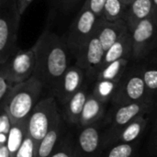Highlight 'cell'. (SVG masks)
Here are the masks:
<instances>
[{"instance_id":"1","label":"cell","mask_w":157,"mask_h":157,"mask_svg":"<svg viewBox=\"0 0 157 157\" xmlns=\"http://www.w3.org/2000/svg\"><path fill=\"white\" fill-rule=\"evenodd\" d=\"M36 63L33 76L40 81L52 95L59 81L70 65L71 53L65 37H61L49 29L43 30L37 41Z\"/></svg>"},{"instance_id":"2","label":"cell","mask_w":157,"mask_h":157,"mask_svg":"<svg viewBox=\"0 0 157 157\" xmlns=\"http://www.w3.org/2000/svg\"><path fill=\"white\" fill-rule=\"evenodd\" d=\"M44 87L35 76L14 86L10 93L0 103V109L6 110L12 123L28 121L34 108L40 101Z\"/></svg>"},{"instance_id":"3","label":"cell","mask_w":157,"mask_h":157,"mask_svg":"<svg viewBox=\"0 0 157 157\" xmlns=\"http://www.w3.org/2000/svg\"><path fill=\"white\" fill-rule=\"evenodd\" d=\"M154 107V99L134 102L121 106H114L108 114L109 127L104 132V150L114 144L122 130L139 116L150 113Z\"/></svg>"},{"instance_id":"4","label":"cell","mask_w":157,"mask_h":157,"mask_svg":"<svg viewBox=\"0 0 157 157\" xmlns=\"http://www.w3.org/2000/svg\"><path fill=\"white\" fill-rule=\"evenodd\" d=\"M21 17L17 0H11L0 6V64L19 51L17 32Z\"/></svg>"},{"instance_id":"5","label":"cell","mask_w":157,"mask_h":157,"mask_svg":"<svg viewBox=\"0 0 157 157\" xmlns=\"http://www.w3.org/2000/svg\"><path fill=\"white\" fill-rule=\"evenodd\" d=\"M134 63L133 65H129L119 82L117 90L111 100L114 106L154 99L153 96L147 91L143 77L142 64L140 62Z\"/></svg>"},{"instance_id":"6","label":"cell","mask_w":157,"mask_h":157,"mask_svg":"<svg viewBox=\"0 0 157 157\" xmlns=\"http://www.w3.org/2000/svg\"><path fill=\"white\" fill-rule=\"evenodd\" d=\"M61 113L53 96L40 99L28 121V134L38 144L53 127Z\"/></svg>"},{"instance_id":"7","label":"cell","mask_w":157,"mask_h":157,"mask_svg":"<svg viewBox=\"0 0 157 157\" xmlns=\"http://www.w3.org/2000/svg\"><path fill=\"white\" fill-rule=\"evenodd\" d=\"M98 19L85 2L81 11L72 22L65 37L67 46L74 58L86 41L95 34Z\"/></svg>"},{"instance_id":"8","label":"cell","mask_w":157,"mask_h":157,"mask_svg":"<svg viewBox=\"0 0 157 157\" xmlns=\"http://www.w3.org/2000/svg\"><path fill=\"white\" fill-rule=\"evenodd\" d=\"M36 63V48L19 50L5 63L0 64V75L6 76L13 85H17L33 76Z\"/></svg>"},{"instance_id":"9","label":"cell","mask_w":157,"mask_h":157,"mask_svg":"<svg viewBox=\"0 0 157 157\" xmlns=\"http://www.w3.org/2000/svg\"><path fill=\"white\" fill-rule=\"evenodd\" d=\"M102 121L79 127L75 137V157H101L104 152V127Z\"/></svg>"},{"instance_id":"10","label":"cell","mask_w":157,"mask_h":157,"mask_svg":"<svg viewBox=\"0 0 157 157\" xmlns=\"http://www.w3.org/2000/svg\"><path fill=\"white\" fill-rule=\"evenodd\" d=\"M132 61L145 60L157 48V26L152 17L139 23L132 31Z\"/></svg>"},{"instance_id":"11","label":"cell","mask_w":157,"mask_h":157,"mask_svg":"<svg viewBox=\"0 0 157 157\" xmlns=\"http://www.w3.org/2000/svg\"><path fill=\"white\" fill-rule=\"evenodd\" d=\"M106 52L95 34L86 41L75 56V64L81 67L89 79H96L102 68Z\"/></svg>"},{"instance_id":"12","label":"cell","mask_w":157,"mask_h":157,"mask_svg":"<svg viewBox=\"0 0 157 157\" xmlns=\"http://www.w3.org/2000/svg\"><path fill=\"white\" fill-rule=\"evenodd\" d=\"M86 72L81 67L75 63L71 65L59 81L52 96H53L56 100L63 106L86 85Z\"/></svg>"},{"instance_id":"13","label":"cell","mask_w":157,"mask_h":157,"mask_svg":"<svg viewBox=\"0 0 157 157\" xmlns=\"http://www.w3.org/2000/svg\"><path fill=\"white\" fill-rule=\"evenodd\" d=\"M65 123L66 121L61 114L53 127L37 144L35 157H52L53 155L68 134Z\"/></svg>"},{"instance_id":"14","label":"cell","mask_w":157,"mask_h":157,"mask_svg":"<svg viewBox=\"0 0 157 157\" xmlns=\"http://www.w3.org/2000/svg\"><path fill=\"white\" fill-rule=\"evenodd\" d=\"M128 30L129 29L124 20L109 22L101 17L98 19L96 35L100 40L105 52H107Z\"/></svg>"},{"instance_id":"15","label":"cell","mask_w":157,"mask_h":157,"mask_svg":"<svg viewBox=\"0 0 157 157\" xmlns=\"http://www.w3.org/2000/svg\"><path fill=\"white\" fill-rule=\"evenodd\" d=\"M89 94L87 85L86 84L63 105V117L66 123L79 126L80 118Z\"/></svg>"},{"instance_id":"16","label":"cell","mask_w":157,"mask_h":157,"mask_svg":"<svg viewBox=\"0 0 157 157\" xmlns=\"http://www.w3.org/2000/svg\"><path fill=\"white\" fill-rule=\"evenodd\" d=\"M153 1L152 0H132L129 6L124 21L132 32L142 21L152 17Z\"/></svg>"},{"instance_id":"17","label":"cell","mask_w":157,"mask_h":157,"mask_svg":"<svg viewBox=\"0 0 157 157\" xmlns=\"http://www.w3.org/2000/svg\"><path fill=\"white\" fill-rule=\"evenodd\" d=\"M132 32L128 30L106 52L102 68L121 59H128L132 61Z\"/></svg>"},{"instance_id":"18","label":"cell","mask_w":157,"mask_h":157,"mask_svg":"<svg viewBox=\"0 0 157 157\" xmlns=\"http://www.w3.org/2000/svg\"><path fill=\"white\" fill-rule=\"evenodd\" d=\"M105 108L106 104L90 93L86 101L78 127L88 126L101 121L105 115Z\"/></svg>"},{"instance_id":"19","label":"cell","mask_w":157,"mask_h":157,"mask_svg":"<svg viewBox=\"0 0 157 157\" xmlns=\"http://www.w3.org/2000/svg\"><path fill=\"white\" fill-rule=\"evenodd\" d=\"M149 121L150 113H146L136 118L122 130L115 144H132L139 142V138L145 131Z\"/></svg>"},{"instance_id":"20","label":"cell","mask_w":157,"mask_h":157,"mask_svg":"<svg viewBox=\"0 0 157 157\" xmlns=\"http://www.w3.org/2000/svg\"><path fill=\"white\" fill-rule=\"evenodd\" d=\"M130 62L131 60L128 59H121L106 65L100 70L97 77V80H109L113 82H120V80L125 74L127 68L129 67Z\"/></svg>"},{"instance_id":"21","label":"cell","mask_w":157,"mask_h":157,"mask_svg":"<svg viewBox=\"0 0 157 157\" xmlns=\"http://www.w3.org/2000/svg\"><path fill=\"white\" fill-rule=\"evenodd\" d=\"M29 121V120H28ZM28 134V121L12 123L7 140V148L10 157H13L20 149Z\"/></svg>"},{"instance_id":"22","label":"cell","mask_w":157,"mask_h":157,"mask_svg":"<svg viewBox=\"0 0 157 157\" xmlns=\"http://www.w3.org/2000/svg\"><path fill=\"white\" fill-rule=\"evenodd\" d=\"M128 6L129 5L122 0H107L102 17L109 22L124 20Z\"/></svg>"},{"instance_id":"23","label":"cell","mask_w":157,"mask_h":157,"mask_svg":"<svg viewBox=\"0 0 157 157\" xmlns=\"http://www.w3.org/2000/svg\"><path fill=\"white\" fill-rule=\"evenodd\" d=\"M119 82H113L109 80H96L95 86L92 90V94L101 102L107 104L112 100L113 96L117 90Z\"/></svg>"},{"instance_id":"24","label":"cell","mask_w":157,"mask_h":157,"mask_svg":"<svg viewBox=\"0 0 157 157\" xmlns=\"http://www.w3.org/2000/svg\"><path fill=\"white\" fill-rule=\"evenodd\" d=\"M141 64L147 91L153 96L157 93V56Z\"/></svg>"},{"instance_id":"25","label":"cell","mask_w":157,"mask_h":157,"mask_svg":"<svg viewBox=\"0 0 157 157\" xmlns=\"http://www.w3.org/2000/svg\"><path fill=\"white\" fill-rule=\"evenodd\" d=\"M139 142L132 144H115L107 147L101 157H134Z\"/></svg>"},{"instance_id":"26","label":"cell","mask_w":157,"mask_h":157,"mask_svg":"<svg viewBox=\"0 0 157 157\" xmlns=\"http://www.w3.org/2000/svg\"><path fill=\"white\" fill-rule=\"evenodd\" d=\"M52 157H75V137L72 134H67L59 149Z\"/></svg>"},{"instance_id":"27","label":"cell","mask_w":157,"mask_h":157,"mask_svg":"<svg viewBox=\"0 0 157 157\" xmlns=\"http://www.w3.org/2000/svg\"><path fill=\"white\" fill-rule=\"evenodd\" d=\"M12 122L5 109H0V144H7Z\"/></svg>"},{"instance_id":"28","label":"cell","mask_w":157,"mask_h":157,"mask_svg":"<svg viewBox=\"0 0 157 157\" xmlns=\"http://www.w3.org/2000/svg\"><path fill=\"white\" fill-rule=\"evenodd\" d=\"M36 148H37V144L29 137V135L27 134L20 149L13 157H35Z\"/></svg>"},{"instance_id":"29","label":"cell","mask_w":157,"mask_h":157,"mask_svg":"<svg viewBox=\"0 0 157 157\" xmlns=\"http://www.w3.org/2000/svg\"><path fill=\"white\" fill-rule=\"evenodd\" d=\"M148 151L151 154L157 155V116L154 120L152 127H151V132L149 134V140H148Z\"/></svg>"},{"instance_id":"30","label":"cell","mask_w":157,"mask_h":157,"mask_svg":"<svg viewBox=\"0 0 157 157\" xmlns=\"http://www.w3.org/2000/svg\"><path fill=\"white\" fill-rule=\"evenodd\" d=\"M14 86L15 85H13L6 76L0 75V103L5 100Z\"/></svg>"},{"instance_id":"31","label":"cell","mask_w":157,"mask_h":157,"mask_svg":"<svg viewBox=\"0 0 157 157\" xmlns=\"http://www.w3.org/2000/svg\"><path fill=\"white\" fill-rule=\"evenodd\" d=\"M107 0H86V3L92 10V12L98 17L101 18L103 17L104 6Z\"/></svg>"},{"instance_id":"32","label":"cell","mask_w":157,"mask_h":157,"mask_svg":"<svg viewBox=\"0 0 157 157\" xmlns=\"http://www.w3.org/2000/svg\"><path fill=\"white\" fill-rule=\"evenodd\" d=\"M34 0H17V8H18V11L21 16L24 15V13L26 12V10L28 9V7L30 6V4Z\"/></svg>"},{"instance_id":"33","label":"cell","mask_w":157,"mask_h":157,"mask_svg":"<svg viewBox=\"0 0 157 157\" xmlns=\"http://www.w3.org/2000/svg\"><path fill=\"white\" fill-rule=\"evenodd\" d=\"M0 157H10L7 144H0Z\"/></svg>"},{"instance_id":"34","label":"cell","mask_w":157,"mask_h":157,"mask_svg":"<svg viewBox=\"0 0 157 157\" xmlns=\"http://www.w3.org/2000/svg\"><path fill=\"white\" fill-rule=\"evenodd\" d=\"M153 1V14H152V19L155 21L157 26V0Z\"/></svg>"},{"instance_id":"35","label":"cell","mask_w":157,"mask_h":157,"mask_svg":"<svg viewBox=\"0 0 157 157\" xmlns=\"http://www.w3.org/2000/svg\"><path fill=\"white\" fill-rule=\"evenodd\" d=\"M63 2V4L66 6H73L75 5L76 2H78L79 0H61Z\"/></svg>"},{"instance_id":"36","label":"cell","mask_w":157,"mask_h":157,"mask_svg":"<svg viewBox=\"0 0 157 157\" xmlns=\"http://www.w3.org/2000/svg\"><path fill=\"white\" fill-rule=\"evenodd\" d=\"M11 0H0V6H4V5H6V4H7V3H9Z\"/></svg>"},{"instance_id":"37","label":"cell","mask_w":157,"mask_h":157,"mask_svg":"<svg viewBox=\"0 0 157 157\" xmlns=\"http://www.w3.org/2000/svg\"><path fill=\"white\" fill-rule=\"evenodd\" d=\"M122 1H124V2H125L126 4H128V5H130V3H131V2H132V0H122Z\"/></svg>"}]
</instances>
